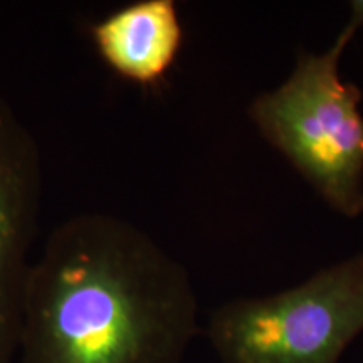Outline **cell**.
<instances>
[{
	"instance_id": "obj_6",
	"label": "cell",
	"mask_w": 363,
	"mask_h": 363,
	"mask_svg": "<svg viewBox=\"0 0 363 363\" xmlns=\"http://www.w3.org/2000/svg\"><path fill=\"white\" fill-rule=\"evenodd\" d=\"M352 9H355V11L363 17V0H355V2H352Z\"/></svg>"
},
{
	"instance_id": "obj_4",
	"label": "cell",
	"mask_w": 363,
	"mask_h": 363,
	"mask_svg": "<svg viewBox=\"0 0 363 363\" xmlns=\"http://www.w3.org/2000/svg\"><path fill=\"white\" fill-rule=\"evenodd\" d=\"M40 201L43 157L38 140L0 91V363H12L19 348Z\"/></svg>"
},
{
	"instance_id": "obj_5",
	"label": "cell",
	"mask_w": 363,
	"mask_h": 363,
	"mask_svg": "<svg viewBox=\"0 0 363 363\" xmlns=\"http://www.w3.org/2000/svg\"><path fill=\"white\" fill-rule=\"evenodd\" d=\"M89 38L113 74L155 89L174 69L185 33L174 0H136L94 21Z\"/></svg>"
},
{
	"instance_id": "obj_3",
	"label": "cell",
	"mask_w": 363,
	"mask_h": 363,
	"mask_svg": "<svg viewBox=\"0 0 363 363\" xmlns=\"http://www.w3.org/2000/svg\"><path fill=\"white\" fill-rule=\"evenodd\" d=\"M206 333L220 363H338L363 333V251L279 293L230 299Z\"/></svg>"
},
{
	"instance_id": "obj_2",
	"label": "cell",
	"mask_w": 363,
	"mask_h": 363,
	"mask_svg": "<svg viewBox=\"0 0 363 363\" xmlns=\"http://www.w3.org/2000/svg\"><path fill=\"white\" fill-rule=\"evenodd\" d=\"M363 17L350 19L323 54L299 52L288 79L261 93L249 118L262 138L345 217L363 214L362 91L340 76V59Z\"/></svg>"
},
{
	"instance_id": "obj_1",
	"label": "cell",
	"mask_w": 363,
	"mask_h": 363,
	"mask_svg": "<svg viewBox=\"0 0 363 363\" xmlns=\"http://www.w3.org/2000/svg\"><path fill=\"white\" fill-rule=\"evenodd\" d=\"M184 264L133 222L62 220L27 272L17 363H184L199 333Z\"/></svg>"
}]
</instances>
